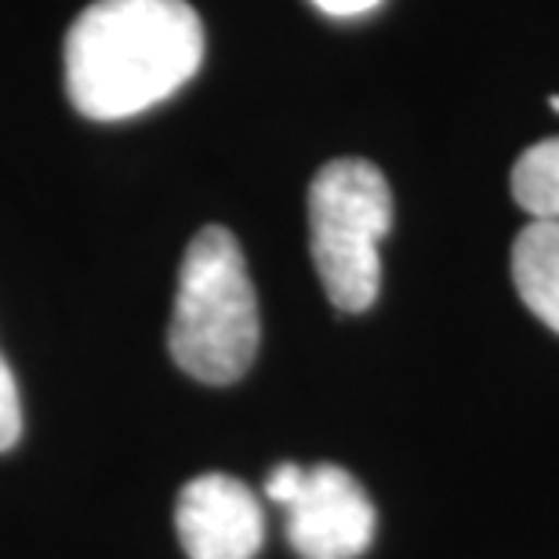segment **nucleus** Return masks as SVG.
I'll return each mask as SVG.
<instances>
[{"label":"nucleus","instance_id":"nucleus-1","mask_svg":"<svg viewBox=\"0 0 559 559\" xmlns=\"http://www.w3.org/2000/svg\"><path fill=\"white\" fill-rule=\"evenodd\" d=\"M66 95L87 120L160 106L204 66V22L189 0H95L66 33Z\"/></svg>","mask_w":559,"mask_h":559},{"label":"nucleus","instance_id":"nucleus-2","mask_svg":"<svg viewBox=\"0 0 559 559\" xmlns=\"http://www.w3.org/2000/svg\"><path fill=\"white\" fill-rule=\"evenodd\" d=\"M262 320L259 298L237 237L222 226H204L189 240L167 349L189 378L229 385L248 374L259 356Z\"/></svg>","mask_w":559,"mask_h":559},{"label":"nucleus","instance_id":"nucleus-3","mask_svg":"<svg viewBox=\"0 0 559 559\" xmlns=\"http://www.w3.org/2000/svg\"><path fill=\"white\" fill-rule=\"evenodd\" d=\"M393 226V193L371 160L342 156L309 186V248L320 284L342 312L374 306L382 287L378 243Z\"/></svg>","mask_w":559,"mask_h":559},{"label":"nucleus","instance_id":"nucleus-4","mask_svg":"<svg viewBox=\"0 0 559 559\" xmlns=\"http://www.w3.org/2000/svg\"><path fill=\"white\" fill-rule=\"evenodd\" d=\"M287 542L301 559H356L374 542V506L367 490L338 465L306 468L287 501Z\"/></svg>","mask_w":559,"mask_h":559},{"label":"nucleus","instance_id":"nucleus-5","mask_svg":"<svg viewBox=\"0 0 559 559\" xmlns=\"http://www.w3.org/2000/svg\"><path fill=\"white\" fill-rule=\"evenodd\" d=\"M178 542L189 559H254L265 542V516L248 484L226 473L197 476L175 506Z\"/></svg>","mask_w":559,"mask_h":559},{"label":"nucleus","instance_id":"nucleus-6","mask_svg":"<svg viewBox=\"0 0 559 559\" xmlns=\"http://www.w3.org/2000/svg\"><path fill=\"white\" fill-rule=\"evenodd\" d=\"M512 280L534 317L559 334V222L534 218L512 248Z\"/></svg>","mask_w":559,"mask_h":559},{"label":"nucleus","instance_id":"nucleus-7","mask_svg":"<svg viewBox=\"0 0 559 559\" xmlns=\"http://www.w3.org/2000/svg\"><path fill=\"white\" fill-rule=\"evenodd\" d=\"M512 197L531 218L559 222V139H545L512 167Z\"/></svg>","mask_w":559,"mask_h":559},{"label":"nucleus","instance_id":"nucleus-8","mask_svg":"<svg viewBox=\"0 0 559 559\" xmlns=\"http://www.w3.org/2000/svg\"><path fill=\"white\" fill-rule=\"evenodd\" d=\"M22 436V400L11 367L0 356V451H11Z\"/></svg>","mask_w":559,"mask_h":559},{"label":"nucleus","instance_id":"nucleus-9","mask_svg":"<svg viewBox=\"0 0 559 559\" xmlns=\"http://www.w3.org/2000/svg\"><path fill=\"white\" fill-rule=\"evenodd\" d=\"M301 479H306V468L295 462H284L273 468L270 479H265V495H270V501H276V506H287V501L298 495Z\"/></svg>","mask_w":559,"mask_h":559},{"label":"nucleus","instance_id":"nucleus-10","mask_svg":"<svg viewBox=\"0 0 559 559\" xmlns=\"http://www.w3.org/2000/svg\"><path fill=\"white\" fill-rule=\"evenodd\" d=\"M320 11H328V15H338V19H349V15H364V11L378 8L382 0H312Z\"/></svg>","mask_w":559,"mask_h":559},{"label":"nucleus","instance_id":"nucleus-11","mask_svg":"<svg viewBox=\"0 0 559 559\" xmlns=\"http://www.w3.org/2000/svg\"><path fill=\"white\" fill-rule=\"evenodd\" d=\"M549 106H552V109H556V114H559V95H552V98H549Z\"/></svg>","mask_w":559,"mask_h":559}]
</instances>
